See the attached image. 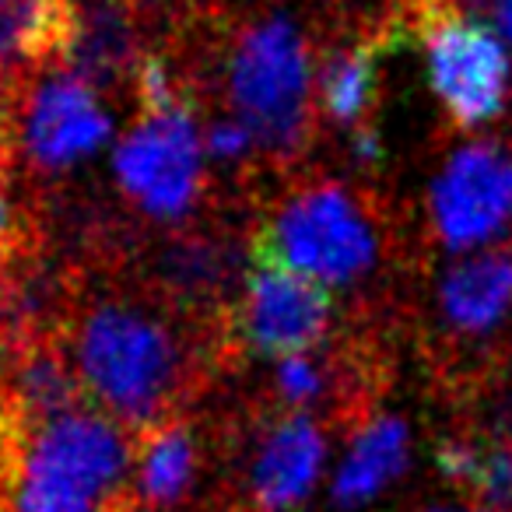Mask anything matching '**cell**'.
<instances>
[{"mask_svg":"<svg viewBox=\"0 0 512 512\" xmlns=\"http://www.w3.org/2000/svg\"><path fill=\"white\" fill-rule=\"evenodd\" d=\"M253 148H260L253 137V130L239 120V116H225V120L211 123L204 134V151L218 162H239Z\"/></svg>","mask_w":512,"mask_h":512,"instance_id":"obj_20","label":"cell"},{"mask_svg":"<svg viewBox=\"0 0 512 512\" xmlns=\"http://www.w3.org/2000/svg\"><path fill=\"white\" fill-rule=\"evenodd\" d=\"M67 60H74V74L85 81H109L123 74L134 60V36L116 4H99L88 15L78 11V29H74V43Z\"/></svg>","mask_w":512,"mask_h":512,"instance_id":"obj_16","label":"cell"},{"mask_svg":"<svg viewBox=\"0 0 512 512\" xmlns=\"http://www.w3.org/2000/svg\"><path fill=\"white\" fill-rule=\"evenodd\" d=\"M78 383L120 425L155 428L186 383V348L162 316L130 302H99L74 337Z\"/></svg>","mask_w":512,"mask_h":512,"instance_id":"obj_1","label":"cell"},{"mask_svg":"<svg viewBox=\"0 0 512 512\" xmlns=\"http://www.w3.org/2000/svg\"><path fill=\"white\" fill-rule=\"evenodd\" d=\"M334 323L330 288L281 267L256 264L235 302V341L260 358L309 355Z\"/></svg>","mask_w":512,"mask_h":512,"instance_id":"obj_8","label":"cell"},{"mask_svg":"<svg viewBox=\"0 0 512 512\" xmlns=\"http://www.w3.org/2000/svg\"><path fill=\"white\" fill-rule=\"evenodd\" d=\"M137 92H141L144 113H158V109L179 106V95H176V81H172V71L158 57L137 60Z\"/></svg>","mask_w":512,"mask_h":512,"instance_id":"obj_21","label":"cell"},{"mask_svg":"<svg viewBox=\"0 0 512 512\" xmlns=\"http://www.w3.org/2000/svg\"><path fill=\"white\" fill-rule=\"evenodd\" d=\"M376 260V225L341 183H316L281 200L256 239V264L281 267L323 288L355 285Z\"/></svg>","mask_w":512,"mask_h":512,"instance_id":"obj_3","label":"cell"},{"mask_svg":"<svg viewBox=\"0 0 512 512\" xmlns=\"http://www.w3.org/2000/svg\"><path fill=\"white\" fill-rule=\"evenodd\" d=\"M495 29L512 43V0H495Z\"/></svg>","mask_w":512,"mask_h":512,"instance_id":"obj_24","label":"cell"},{"mask_svg":"<svg viewBox=\"0 0 512 512\" xmlns=\"http://www.w3.org/2000/svg\"><path fill=\"white\" fill-rule=\"evenodd\" d=\"M432 512H488V509H432Z\"/></svg>","mask_w":512,"mask_h":512,"instance_id":"obj_26","label":"cell"},{"mask_svg":"<svg viewBox=\"0 0 512 512\" xmlns=\"http://www.w3.org/2000/svg\"><path fill=\"white\" fill-rule=\"evenodd\" d=\"M355 155L362 158V162H379V155H383V148H379V137L372 134L369 127L355 130Z\"/></svg>","mask_w":512,"mask_h":512,"instance_id":"obj_23","label":"cell"},{"mask_svg":"<svg viewBox=\"0 0 512 512\" xmlns=\"http://www.w3.org/2000/svg\"><path fill=\"white\" fill-rule=\"evenodd\" d=\"M18 239H22V232H18L15 204H11L8 190H4V183H0V264H8V260H11Z\"/></svg>","mask_w":512,"mask_h":512,"instance_id":"obj_22","label":"cell"},{"mask_svg":"<svg viewBox=\"0 0 512 512\" xmlns=\"http://www.w3.org/2000/svg\"><path fill=\"white\" fill-rule=\"evenodd\" d=\"M113 134L109 109L92 81L74 71H57L32 88L22 113L25 155L39 169H67L95 155Z\"/></svg>","mask_w":512,"mask_h":512,"instance_id":"obj_9","label":"cell"},{"mask_svg":"<svg viewBox=\"0 0 512 512\" xmlns=\"http://www.w3.org/2000/svg\"><path fill=\"white\" fill-rule=\"evenodd\" d=\"M78 29L71 0H0V64L67 60Z\"/></svg>","mask_w":512,"mask_h":512,"instance_id":"obj_13","label":"cell"},{"mask_svg":"<svg viewBox=\"0 0 512 512\" xmlns=\"http://www.w3.org/2000/svg\"><path fill=\"white\" fill-rule=\"evenodd\" d=\"M327 463L323 428L309 414L285 411L256 439L249 463V502L256 512H295L320 484Z\"/></svg>","mask_w":512,"mask_h":512,"instance_id":"obj_10","label":"cell"},{"mask_svg":"<svg viewBox=\"0 0 512 512\" xmlns=\"http://www.w3.org/2000/svg\"><path fill=\"white\" fill-rule=\"evenodd\" d=\"M320 99L330 120L358 127L376 99V57L369 46H348L330 53L320 71Z\"/></svg>","mask_w":512,"mask_h":512,"instance_id":"obj_17","label":"cell"},{"mask_svg":"<svg viewBox=\"0 0 512 512\" xmlns=\"http://www.w3.org/2000/svg\"><path fill=\"white\" fill-rule=\"evenodd\" d=\"M432 232L449 253H481L512 228V151L470 141L446 158L428 190Z\"/></svg>","mask_w":512,"mask_h":512,"instance_id":"obj_7","label":"cell"},{"mask_svg":"<svg viewBox=\"0 0 512 512\" xmlns=\"http://www.w3.org/2000/svg\"><path fill=\"white\" fill-rule=\"evenodd\" d=\"M204 134L190 106L144 113L116 144L113 169L120 190L158 221L193 211L204 183Z\"/></svg>","mask_w":512,"mask_h":512,"instance_id":"obj_5","label":"cell"},{"mask_svg":"<svg viewBox=\"0 0 512 512\" xmlns=\"http://www.w3.org/2000/svg\"><path fill=\"white\" fill-rule=\"evenodd\" d=\"M428 4H432V11H442L449 4H470V0H428Z\"/></svg>","mask_w":512,"mask_h":512,"instance_id":"obj_25","label":"cell"},{"mask_svg":"<svg viewBox=\"0 0 512 512\" xmlns=\"http://www.w3.org/2000/svg\"><path fill=\"white\" fill-rule=\"evenodd\" d=\"M411 460V432L393 414L369 418L351 439L341 467L334 470V502L341 509H358L383 495L407 470Z\"/></svg>","mask_w":512,"mask_h":512,"instance_id":"obj_12","label":"cell"},{"mask_svg":"<svg viewBox=\"0 0 512 512\" xmlns=\"http://www.w3.org/2000/svg\"><path fill=\"white\" fill-rule=\"evenodd\" d=\"M193 474H197V439L190 428L179 421H162L148 428L141 453H137V498L151 509L172 505L190 491Z\"/></svg>","mask_w":512,"mask_h":512,"instance_id":"obj_14","label":"cell"},{"mask_svg":"<svg viewBox=\"0 0 512 512\" xmlns=\"http://www.w3.org/2000/svg\"><path fill=\"white\" fill-rule=\"evenodd\" d=\"M274 386H278V397L288 407H306L327 393V369L316 362L313 355H292L281 358L278 372H274Z\"/></svg>","mask_w":512,"mask_h":512,"instance_id":"obj_19","label":"cell"},{"mask_svg":"<svg viewBox=\"0 0 512 512\" xmlns=\"http://www.w3.org/2000/svg\"><path fill=\"white\" fill-rule=\"evenodd\" d=\"M428 88L460 127L491 123L509 99V50L498 29L442 8L421 25Z\"/></svg>","mask_w":512,"mask_h":512,"instance_id":"obj_6","label":"cell"},{"mask_svg":"<svg viewBox=\"0 0 512 512\" xmlns=\"http://www.w3.org/2000/svg\"><path fill=\"white\" fill-rule=\"evenodd\" d=\"M130 470L120 421L99 407H71L32 421L11 460L4 512H106Z\"/></svg>","mask_w":512,"mask_h":512,"instance_id":"obj_2","label":"cell"},{"mask_svg":"<svg viewBox=\"0 0 512 512\" xmlns=\"http://www.w3.org/2000/svg\"><path fill=\"white\" fill-rule=\"evenodd\" d=\"M313 57L306 36L288 18L249 25L228 53V102L253 130L256 144L281 158L302 151L309 137Z\"/></svg>","mask_w":512,"mask_h":512,"instance_id":"obj_4","label":"cell"},{"mask_svg":"<svg viewBox=\"0 0 512 512\" xmlns=\"http://www.w3.org/2000/svg\"><path fill=\"white\" fill-rule=\"evenodd\" d=\"M439 470L467 488L488 512H512V442L509 439H449L435 453Z\"/></svg>","mask_w":512,"mask_h":512,"instance_id":"obj_15","label":"cell"},{"mask_svg":"<svg viewBox=\"0 0 512 512\" xmlns=\"http://www.w3.org/2000/svg\"><path fill=\"white\" fill-rule=\"evenodd\" d=\"M169 281L176 292L186 295H211L225 281V253L214 242H183L169 253Z\"/></svg>","mask_w":512,"mask_h":512,"instance_id":"obj_18","label":"cell"},{"mask_svg":"<svg viewBox=\"0 0 512 512\" xmlns=\"http://www.w3.org/2000/svg\"><path fill=\"white\" fill-rule=\"evenodd\" d=\"M439 313L463 337H484L512 313V249L467 253L439 281Z\"/></svg>","mask_w":512,"mask_h":512,"instance_id":"obj_11","label":"cell"}]
</instances>
